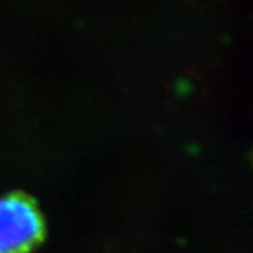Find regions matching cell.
I'll list each match as a JSON object with an SVG mask.
<instances>
[{
    "label": "cell",
    "instance_id": "obj_1",
    "mask_svg": "<svg viewBox=\"0 0 253 253\" xmlns=\"http://www.w3.org/2000/svg\"><path fill=\"white\" fill-rule=\"evenodd\" d=\"M44 234L37 206L24 196L0 197V253H28Z\"/></svg>",
    "mask_w": 253,
    "mask_h": 253
}]
</instances>
